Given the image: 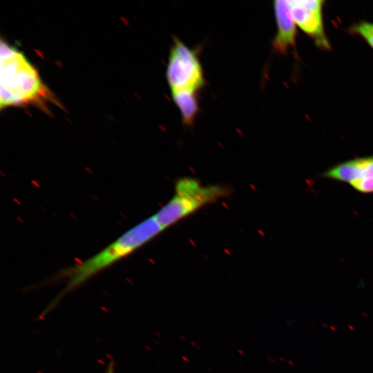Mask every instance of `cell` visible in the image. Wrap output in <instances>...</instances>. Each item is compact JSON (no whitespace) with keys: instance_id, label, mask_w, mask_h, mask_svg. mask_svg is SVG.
Instances as JSON below:
<instances>
[{"instance_id":"52a82bcc","label":"cell","mask_w":373,"mask_h":373,"mask_svg":"<svg viewBox=\"0 0 373 373\" xmlns=\"http://www.w3.org/2000/svg\"><path fill=\"white\" fill-rule=\"evenodd\" d=\"M273 8L277 28L273 46L277 52L285 53L295 46L297 26L289 1L276 0L274 1Z\"/></svg>"},{"instance_id":"30bf717a","label":"cell","mask_w":373,"mask_h":373,"mask_svg":"<svg viewBox=\"0 0 373 373\" xmlns=\"http://www.w3.org/2000/svg\"><path fill=\"white\" fill-rule=\"evenodd\" d=\"M115 372V363L111 360L108 364L106 373H114Z\"/></svg>"},{"instance_id":"ba28073f","label":"cell","mask_w":373,"mask_h":373,"mask_svg":"<svg viewBox=\"0 0 373 373\" xmlns=\"http://www.w3.org/2000/svg\"><path fill=\"white\" fill-rule=\"evenodd\" d=\"M197 93L191 91L173 93L172 98L182 116V122L186 125H191L199 111Z\"/></svg>"},{"instance_id":"5b68a950","label":"cell","mask_w":373,"mask_h":373,"mask_svg":"<svg viewBox=\"0 0 373 373\" xmlns=\"http://www.w3.org/2000/svg\"><path fill=\"white\" fill-rule=\"evenodd\" d=\"M320 175L323 178L346 183L360 193H373V155L341 162Z\"/></svg>"},{"instance_id":"9c48e42d","label":"cell","mask_w":373,"mask_h":373,"mask_svg":"<svg viewBox=\"0 0 373 373\" xmlns=\"http://www.w3.org/2000/svg\"><path fill=\"white\" fill-rule=\"evenodd\" d=\"M353 32L361 36L373 49V23L361 21L352 28Z\"/></svg>"},{"instance_id":"8992f818","label":"cell","mask_w":373,"mask_h":373,"mask_svg":"<svg viewBox=\"0 0 373 373\" xmlns=\"http://www.w3.org/2000/svg\"><path fill=\"white\" fill-rule=\"evenodd\" d=\"M323 0L289 1L296 26L307 34L315 44L322 49H329L330 44L325 31Z\"/></svg>"},{"instance_id":"6da1fadb","label":"cell","mask_w":373,"mask_h":373,"mask_svg":"<svg viewBox=\"0 0 373 373\" xmlns=\"http://www.w3.org/2000/svg\"><path fill=\"white\" fill-rule=\"evenodd\" d=\"M164 230L153 215L131 228L99 253L61 271L56 278L64 279L66 285L40 316L44 317L47 315L70 292L102 270L132 254Z\"/></svg>"},{"instance_id":"277c9868","label":"cell","mask_w":373,"mask_h":373,"mask_svg":"<svg viewBox=\"0 0 373 373\" xmlns=\"http://www.w3.org/2000/svg\"><path fill=\"white\" fill-rule=\"evenodd\" d=\"M171 93L181 91L198 93L204 79L198 56L178 38H174L170 49L166 72Z\"/></svg>"},{"instance_id":"7a4b0ae2","label":"cell","mask_w":373,"mask_h":373,"mask_svg":"<svg viewBox=\"0 0 373 373\" xmlns=\"http://www.w3.org/2000/svg\"><path fill=\"white\" fill-rule=\"evenodd\" d=\"M51 94L25 55L1 41V109L52 101Z\"/></svg>"},{"instance_id":"3957f363","label":"cell","mask_w":373,"mask_h":373,"mask_svg":"<svg viewBox=\"0 0 373 373\" xmlns=\"http://www.w3.org/2000/svg\"><path fill=\"white\" fill-rule=\"evenodd\" d=\"M229 193V189L223 184L203 185L196 178H181L175 184L171 198L154 216L165 229Z\"/></svg>"}]
</instances>
